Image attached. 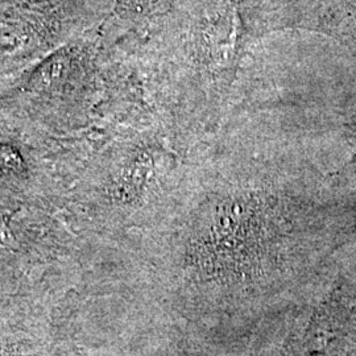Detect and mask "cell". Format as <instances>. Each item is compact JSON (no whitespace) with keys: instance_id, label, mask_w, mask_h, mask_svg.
I'll list each match as a JSON object with an SVG mask.
<instances>
[{"instance_id":"1","label":"cell","mask_w":356,"mask_h":356,"mask_svg":"<svg viewBox=\"0 0 356 356\" xmlns=\"http://www.w3.org/2000/svg\"><path fill=\"white\" fill-rule=\"evenodd\" d=\"M26 166L24 159L17 149L11 145L0 143V170L20 172Z\"/></svg>"}]
</instances>
